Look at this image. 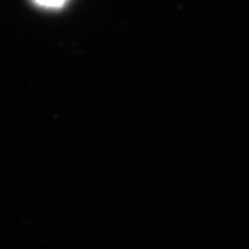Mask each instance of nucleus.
I'll return each mask as SVG.
<instances>
[{"label":"nucleus","instance_id":"1","mask_svg":"<svg viewBox=\"0 0 249 249\" xmlns=\"http://www.w3.org/2000/svg\"><path fill=\"white\" fill-rule=\"evenodd\" d=\"M35 3L42 6V8H50V9H57V8H62L66 0H33Z\"/></svg>","mask_w":249,"mask_h":249}]
</instances>
